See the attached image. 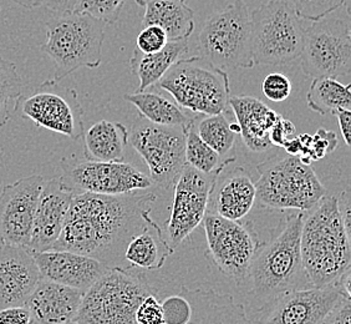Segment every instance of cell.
<instances>
[{
  "mask_svg": "<svg viewBox=\"0 0 351 324\" xmlns=\"http://www.w3.org/2000/svg\"><path fill=\"white\" fill-rule=\"evenodd\" d=\"M155 194L75 195L53 251L91 257L108 268H129L125 251L152 220Z\"/></svg>",
  "mask_w": 351,
  "mask_h": 324,
  "instance_id": "1",
  "label": "cell"
},
{
  "mask_svg": "<svg viewBox=\"0 0 351 324\" xmlns=\"http://www.w3.org/2000/svg\"><path fill=\"white\" fill-rule=\"evenodd\" d=\"M305 212H287L262 243L253 259L245 286L254 311H262L276 299L293 290L313 287L306 277L300 255V232Z\"/></svg>",
  "mask_w": 351,
  "mask_h": 324,
  "instance_id": "2",
  "label": "cell"
},
{
  "mask_svg": "<svg viewBox=\"0 0 351 324\" xmlns=\"http://www.w3.org/2000/svg\"><path fill=\"white\" fill-rule=\"evenodd\" d=\"M300 255L306 277L315 288L337 284L350 275V227L338 196L325 195L304 213Z\"/></svg>",
  "mask_w": 351,
  "mask_h": 324,
  "instance_id": "3",
  "label": "cell"
},
{
  "mask_svg": "<svg viewBox=\"0 0 351 324\" xmlns=\"http://www.w3.org/2000/svg\"><path fill=\"white\" fill-rule=\"evenodd\" d=\"M165 279L137 268H108L84 296L75 317L80 324H136V312L149 296H158Z\"/></svg>",
  "mask_w": 351,
  "mask_h": 324,
  "instance_id": "4",
  "label": "cell"
},
{
  "mask_svg": "<svg viewBox=\"0 0 351 324\" xmlns=\"http://www.w3.org/2000/svg\"><path fill=\"white\" fill-rule=\"evenodd\" d=\"M256 201L262 207L308 212L326 195L315 171L299 156H274L257 165Z\"/></svg>",
  "mask_w": 351,
  "mask_h": 324,
  "instance_id": "5",
  "label": "cell"
},
{
  "mask_svg": "<svg viewBox=\"0 0 351 324\" xmlns=\"http://www.w3.org/2000/svg\"><path fill=\"white\" fill-rule=\"evenodd\" d=\"M105 27L85 14L55 15L47 21V40L40 49L55 62V81L60 82L77 69L100 67Z\"/></svg>",
  "mask_w": 351,
  "mask_h": 324,
  "instance_id": "6",
  "label": "cell"
},
{
  "mask_svg": "<svg viewBox=\"0 0 351 324\" xmlns=\"http://www.w3.org/2000/svg\"><path fill=\"white\" fill-rule=\"evenodd\" d=\"M167 91L181 108L193 115L224 114L230 106L228 73L201 56L182 58L156 84Z\"/></svg>",
  "mask_w": 351,
  "mask_h": 324,
  "instance_id": "7",
  "label": "cell"
},
{
  "mask_svg": "<svg viewBox=\"0 0 351 324\" xmlns=\"http://www.w3.org/2000/svg\"><path fill=\"white\" fill-rule=\"evenodd\" d=\"M198 51L203 60L224 71L256 65L250 9L244 0H236L210 14L198 35Z\"/></svg>",
  "mask_w": 351,
  "mask_h": 324,
  "instance_id": "8",
  "label": "cell"
},
{
  "mask_svg": "<svg viewBox=\"0 0 351 324\" xmlns=\"http://www.w3.org/2000/svg\"><path fill=\"white\" fill-rule=\"evenodd\" d=\"M254 64L283 67L300 58L305 27L291 3L268 0L250 14Z\"/></svg>",
  "mask_w": 351,
  "mask_h": 324,
  "instance_id": "9",
  "label": "cell"
},
{
  "mask_svg": "<svg viewBox=\"0 0 351 324\" xmlns=\"http://www.w3.org/2000/svg\"><path fill=\"white\" fill-rule=\"evenodd\" d=\"M305 75L338 79L351 71V32L349 7L345 12L326 15L305 27L300 54Z\"/></svg>",
  "mask_w": 351,
  "mask_h": 324,
  "instance_id": "10",
  "label": "cell"
},
{
  "mask_svg": "<svg viewBox=\"0 0 351 324\" xmlns=\"http://www.w3.org/2000/svg\"><path fill=\"white\" fill-rule=\"evenodd\" d=\"M203 229L208 256L224 277L237 286H245L250 266L262 246L250 221H230L207 211Z\"/></svg>",
  "mask_w": 351,
  "mask_h": 324,
  "instance_id": "11",
  "label": "cell"
},
{
  "mask_svg": "<svg viewBox=\"0 0 351 324\" xmlns=\"http://www.w3.org/2000/svg\"><path fill=\"white\" fill-rule=\"evenodd\" d=\"M189 128L156 125L140 116L129 131V145L146 162L151 183L161 189H172L186 165Z\"/></svg>",
  "mask_w": 351,
  "mask_h": 324,
  "instance_id": "12",
  "label": "cell"
},
{
  "mask_svg": "<svg viewBox=\"0 0 351 324\" xmlns=\"http://www.w3.org/2000/svg\"><path fill=\"white\" fill-rule=\"evenodd\" d=\"M14 113L71 140L84 135V110L77 93L59 81H44L33 93L21 94L15 100Z\"/></svg>",
  "mask_w": 351,
  "mask_h": 324,
  "instance_id": "13",
  "label": "cell"
},
{
  "mask_svg": "<svg viewBox=\"0 0 351 324\" xmlns=\"http://www.w3.org/2000/svg\"><path fill=\"white\" fill-rule=\"evenodd\" d=\"M61 180L77 194L117 196L152 186L149 176L126 162L91 161L73 155L61 159Z\"/></svg>",
  "mask_w": 351,
  "mask_h": 324,
  "instance_id": "14",
  "label": "cell"
},
{
  "mask_svg": "<svg viewBox=\"0 0 351 324\" xmlns=\"http://www.w3.org/2000/svg\"><path fill=\"white\" fill-rule=\"evenodd\" d=\"M163 324H250L245 305L215 290L181 286L161 301Z\"/></svg>",
  "mask_w": 351,
  "mask_h": 324,
  "instance_id": "15",
  "label": "cell"
},
{
  "mask_svg": "<svg viewBox=\"0 0 351 324\" xmlns=\"http://www.w3.org/2000/svg\"><path fill=\"white\" fill-rule=\"evenodd\" d=\"M350 293V275L323 288L293 290L256 312L250 324H323L339 299Z\"/></svg>",
  "mask_w": 351,
  "mask_h": 324,
  "instance_id": "16",
  "label": "cell"
},
{
  "mask_svg": "<svg viewBox=\"0 0 351 324\" xmlns=\"http://www.w3.org/2000/svg\"><path fill=\"white\" fill-rule=\"evenodd\" d=\"M218 176L202 174L187 163L184 165L173 186V201L167 222L169 243L173 250L202 223Z\"/></svg>",
  "mask_w": 351,
  "mask_h": 324,
  "instance_id": "17",
  "label": "cell"
},
{
  "mask_svg": "<svg viewBox=\"0 0 351 324\" xmlns=\"http://www.w3.org/2000/svg\"><path fill=\"white\" fill-rule=\"evenodd\" d=\"M44 177L32 175L4 186L0 192V238L27 248Z\"/></svg>",
  "mask_w": 351,
  "mask_h": 324,
  "instance_id": "18",
  "label": "cell"
},
{
  "mask_svg": "<svg viewBox=\"0 0 351 324\" xmlns=\"http://www.w3.org/2000/svg\"><path fill=\"white\" fill-rule=\"evenodd\" d=\"M74 196V191L69 189L59 176L44 183L27 248L30 253L35 255L53 248L60 236Z\"/></svg>",
  "mask_w": 351,
  "mask_h": 324,
  "instance_id": "19",
  "label": "cell"
},
{
  "mask_svg": "<svg viewBox=\"0 0 351 324\" xmlns=\"http://www.w3.org/2000/svg\"><path fill=\"white\" fill-rule=\"evenodd\" d=\"M40 278L33 253L4 243L0 247V310L25 305Z\"/></svg>",
  "mask_w": 351,
  "mask_h": 324,
  "instance_id": "20",
  "label": "cell"
},
{
  "mask_svg": "<svg viewBox=\"0 0 351 324\" xmlns=\"http://www.w3.org/2000/svg\"><path fill=\"white\" fill-rule=\"evenodd\" d=\"M34 261L40 277L86 292L108 270L91 257L69 251H47L35 253Z\"/></svg>",
  "mask_w": 351,
  "mask_h": 324,
  "instance_id": "21",
  "label": "cell"
},
{
  "mask_svg": "<svg viewBox=\"0 0 351 324\" xmlns=\"http://www.w3.org/2000/svg\"><path fill=\"white\" fill-rule=\"evenodd\" d=\"M84 292L40 278L25 303L35 324H62L74 321Z\"/></svg>",
  "mask_w": 351,
  "mask_h": 324,
  "instance_id": "22",
  "label": "cell"
},
{
  "mask_svg": "<svg viewBox=\"0 0 351 324\" xmlns=\"http://www.w3.org/2000/svg\"><path fill=\"white\" fill-rule=\"evenodd\" d=\"M256 185L250 174L237 166L222 180L217 178L210 195L208 211L230 221H241L256 203Z\"/></svg>",
  "mask_w": 351,
  "mask_h": 324,
  "instance_id": "23",
  "label": "cell"
},
{
  "mask_svg": "<svg viewBox=\"0 0 351 324\" xmlns=\"http://www.w3.org/2000/svg\"><path fill=\"white\" fill-rule=\"evenodd\" d=\"M230 106L236 116L245 146L253 152H264L271 148L270 130L279 117L274 110L252 96H230Z\"/></svg>",
  "mask_w": 351,
  "mask_h": 324,
  "instance_id": "24",
  "label": "cell"
},
{
  "mask_svg": "<svg viewBox=\"0 0 351 324\" xmlns=\"http://www.w3.org/2000/svg\"><path fill=\"white\" fill-rule=\"evenodd\" d=\"M143 7V27H161L169 40H189L195 30V13L186 0H151Z\"/></svg>",
  "mask_w": 351,
  "mask_h": 324,
  "instance_id": "25",
  "label": "cell"
},
{
  "mask_svg": "<svg viewBox=\"0 0 351 324\" xmlns=\"http://www.w3.org/2000/svg\"><path fill=\"white\" fill-rule=\"evenodd\" d=\"M173 252L175 250L163 236L160 224L151 220L149 224L130 241L125 251V261L132 268L154 272L161 270Z\"/></svg>",
  "mask_w": 351,
  "mask_h": 324,
  "instance_id": "26",
  "label": "cell"
},
{
  "mask_svg": "<svg viewBox=\"0 0 351 324\" xmlns=\"http://www.w3.org/2000/svg\"><path fill=\"white\" fill-rule=\"evenodd\" d=\"M84 157L91 161L123 162L129 130L120 122H95L84 134Z\"/></svg>",
  "mask_w": 351,
  "mask_h": 324,
  "instance_id": "27",
  "label": "cell"
},
{
  "mask_svg": "<svg viewBox=\"0 0 351 324\" xmlns=\"http://www.w3.org/2000/svg\"><path fill=\"white\" fill-rule=\"evenodd\" d=\"M189 53V40H169L162 50L154 54H143L135 49L130 59L132 73L138 78L137 93L147 91L162 79L176 61Z\"/></svg>",
  "mask_w": 351,
  "mask_h": 324,
  "instance_id": "28",
  "label": "cell"
},
{
  "mask_svg": "<svg viewBox=\"0 0 351 324\" xmlns=\"http://www.w3.org/2000/svg\"><path fill=\"white\" fill-rule=\"evenodd\" d=\"M123 99L137 108L141 117L156 125L189 128L197 120V116H189L183 108L163 95L136 91L135 94L123 95Z\"/></svg>",
  "mask_w": 351,
  "mask_h": 324,
  "instance_id": "29",
  "label": "cell"
},
{
  "mask_svg": "<svg viewBox=\"0 0 351 324\" xmlns=\"http://www.w3.org/2000/svg\"><path fill=\"white\" fill-rule=\"evenodd\" d=\"M351 85L337 79H314L306 94L308 106L319 115H335L339 110H350Z\"/></svg>",
  "mask_w": 351,
  "mask_h": 324,
  "instance_id": "30",
  "label": "cell"
},
{
  "mask_svg": "<svg viewBox=\"0 0 351 324\" xmlns=\"http://www.w3.org/2000/svg\"><path fill=\"white\" fill-rule=\"evenodd\" d=\"M195 122L189 126L186 134V148H184L186 163L202 174L221 175L223 170L236 161V157L222 159L215 150L210 149V146L206 142H203L197 134Z\"/></svg>",
  "mask_w": 351,
  "mask_h": 324,
  "instance_id": "31",
  "label": "cell"
},
{
  "mask_svg": "<svg viewBox=\"0 0 351 324\" xmlns=\"http://www.w3.org/2000/svg\"><path fill=\"white\" fill-rule=\"evenodd\" d=\"M197 134L210 149L215 150L222 159L236 157L230 152L236 148V132L230 128V122L224 114L204 116L199 121L195 122Z\"/></svg>",
  "mask_w": 351,
  "mask_h": 324,
  "instance_id": "32",
  "label": "cell"
},
{
  "mask_svg": "<svg viewBox=\"0 0 351 324\" xmlns=\"http://www.w3.org/2000/svg\"><path fill=\"white\" fill-rule=\"evenodd\" d=\"M23 94V79L13 62L0 54V135L10 120L9 102H15Z\"/></svg>",
  "mask_w": 351,
  "mask_h": 324,
  "instance_id": "33",
  "label": "cell"
},
{
  "mask_svg": "<svg viewBox=\"0 0 351 324\" xmlns=\"http://www.w3.org/2000/svg\"><path fill=\"white\" fill-rule=\"evenodd\" d=\"M126 0H80L74 13L85 14L105 25H112L119 21Z\"/></svg>",
  "mask_w": 351,
  "mask_h": 324,
  "instance_id": "34",
  "label": "cell"
},
{
  "mask_svg": "<svg viewBox=\"0 0 351 324\" xmlns=\"http://www.w3.org/2000/svg\"><path fill=\"white\" fill-rule=\"evenodd\" d=\"M291 4L300 19L317 21L348 5V0H291Z\"/></svg>",
  "mask_w": 351,
  "mask_h": 324,
  "instance_id": "35",
  "label": "cell"
},
{
  "mask_svg": "<svg viewBox=\"0 0 351 324\" xmlns=\"http://www.w3.org/2000/svg\"><path fill=\"white\" fill-rule=\"evenodd\" d=\"M338 145V139L334 132L320 128L315 135H311L309 146L303 157H299L305 165H311V161L323 159L329 152H332Z\"/></svg>",
  "mask_w": 351,
  "mask_h": 324,
  "instance_id": "36",
  "label": "cell"
},
{
  "mask_svg": "<svg viewBox=\"0 0 351 324\" xmlns=\"http://www.w3.org/2000/svg\"><path fill=\"white\" fill-rule=\"evenodd\" d=\"M264 96L273 102L287 100L291 94V81L282 73H271L264 78L262 82Z\"/></svg>",
  "mask_w": 351,
  "mask_h": 324,
  "instance_id": "37",
  "label": "cell"
},
{
  "mask_svg": "<svg viewBox=\"0 0 351 324\" xmlns=\"http://www.w3.org/2000/svg\"><path fill=\"white\" fill-rule=\"evenodd\" d=\"M169 38L162 29L157 25H149L141 30L137 36V47L143 54H154L167 45Z\"/></svg>",
  "mask_w": 351,
  "mask_h": 324,
  "instance_id": "38",
  "label": "cell"
},
{
  "mask_svg": "<svg viewBox=\"0 0 351 324\" xmlns=\"http://www.w3.org/2000/svg\"><path fill=\"white\" fill-rule=\"evenodd\" d=\"M136 324H163V311L158 296H149L136 312Z\"/></svg>",
  "mask_w": 351,
  "mask_h": 324,
  "instance_id": "39",
  "label": "cell"
},
{
  "mask_svg": "<svg viewBox=\"0 0 351 324\" xmlns=\"http://www.w3.org/2000/svg\"><path fill=\"white\" fill-rule=\"evenodd\" d=\"M269 137L271 146L284 148L287 142L295 137V126L293 122L279 115L274 126L270 130Z\"/></svg>",
  "mask_w": 351,
  "mask_h": 324,
  "instance_id": "40",
  "label": "cell"
},
{
  "mask_svg": "<svg viewBox=\"0 0 351 324\" xmlns=\"http://www.w3.org/2000/svg\"><path fill=\"white\" fill-rule=\"evenodd\" d=\"M350 307V293H346L328 313L323 324H351Z\"/></svg>",
  "mask_w": 351,
  "mask_h": 324,
  "instance_id": "41",
  "label": "cell"
},
{
  "mask_svg": "<svg viewBox=\"0 0 351 324\" xmlns=\"http://www.w3.org/2000/svg\"><path fill=\"white\" fill-rule=\"evenodd\" d=\"M30 312L25 305L0 310V324H32Z\"/></svg>",
  "mask_w": 351,
  "mask_h": 324,
  "instance_id": "42",
  "label": "cell"
},
{
  "mask_svg": "<svg viewBox=\"0 0 351 324\" xmlns=\"http://www.w3.org/2000/svg\"><path fill=\"white\" fill-rule=\"evenodd\" d=\"M80 0H45L43 5H45L55 15L74 13L75 8Z\"/></svg>",
  "mask_w": 351,
  "mask_h": 324,
  "instance_id": "43",
  "label": "cell"
},
{
  "mask_svg": "<svg viewBox=\"0 0 351 324\" xmlns=\"http://www.w3.org/2000/svg\"><path fill=\"white\" fill-rule=\"evenodd\" d=\"M338 117L339 128L341 131V136L345 145L349 148L351 145V111L350 110H339L335 113Z\"/></svg>",
  "mask_w": 351,
  "mask_h": 324,
  "instance_id": "44",
  "label": "cell"
},
{
  "mask_svg": "<svg viewBox=\"0 0 351 324\" xmlns=\"http://www.w3.org/2000/svg\"><path fill=\"white\" fill-rule=\"evenodd\" d=\"M12 1L27 9H33V8L41 7L45 0H12Z\"/></svg>",
  "mask_w": 351,
  "mask_h": 324,
  "instance_id": "45",
  "label": "cell"
},
{
  "mask_svg": "<svg viewBox=\"0 0 351 324\" xmlns=\"http://www.w3.org/2000/svg\"><path fill=\"white\" fill-rule=\"evenodd\" d=\"M136 3L138 4V5H141V7H143V4H146L147 1H151V0H135Z\"/></svg>",
  "mask_w": 351,
  "mask_h": 324,
  "instance_id": "46",
  "label": "cell"
},
{
  "mask_svg": "<svg viewBox=\"0 0 351 324\" xmlns=\"http://www.w3.org/2000/svg\"><path fill=\"white\" fill-rule=\"evenodd\" d=\"M62 324H80V323H77V322H75V321H71V322H66V323H62Z\"/></svg>",
  "mask_w": 351,
  "mask_h": 324,
  "instance_id": "47",
  "label": "cell"
},
{
  "mask_svg": "<svg viewBox=\"0 0 351 324\" xmlns=\"http://www.w3.org/2000/svg\"><path fill=\"white\" fill-rule=\"evenodd\" d=\"M3 244H4V242H3V241H1V238H0V247H1Z\"/></svg>",
  "mask_w": 351,
  "mask_h": 324,
  "instance_id": "48",
  "label": "cell"
}]
</instances>
